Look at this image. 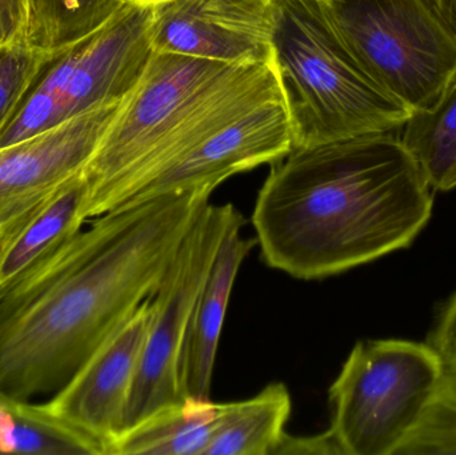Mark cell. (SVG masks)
I'll return each instance as SVG.
<instances>
[{
  "mask_svg": "<svg viewBox=\"0 0 456 455\" xmlns=\"http://www.w3.org/2000/svg\"><path fill=\"white\" fill-rule=\"evenodd\" d=\"M210 191L127 200L0 290V390L61 392L157 290Z\"/></svg>",
  "mask_w": 456,
  "mask_h": 455,
  "instance_id": "1",
  "label": "cell"
},
{
  "mask_svg": "<svg viewBox=\"0 0 456 455\" xmlns=\"http://www.w3.org/2000/svg\"><path fill=\"white\" fill-rule=\"evenodd\" d=\"M433 191L401 136H356L273 162L252 224L268 266L322 280L409 248L430 221Z\"/></svg>",
  "mask_w": 456,
  "mask_h": 455,
  "instance_id": "2",
  "label": "cell"
},
{
  "mask_svg": "<svg viewBox=\"0 0 456 455\" xmlns=\"http://www.w3.org/2000/svg\"><path fill=\"white\" fill-rule=\"evenodd\" d=\"M257 66L154 51L83 170L85 221L122 205L142 181L197 136L213 104Z\"/></svg>",
  "mask_w": 456,
  "mask_h": 455,
  "instance_id": "3",
  "label": "cell"
},
{
  "mask_svg": "<svg viewBox=\"0 0 456 455\" xmlns=\"http://www.w3.org/2000/svg\"><path fill=\"white\" fill-rule=\"evenodd\" d=\"M270 64L294 149L396 133L411 117L356 63L321 0H273Z\"/></svg>",
  "mask_w": 456,
  "mask_h": 455,
  "instance_id": "4",
  "label": "cell"
},
{
  "mask_svg": "<svg viewBox=\"0 0 456 455\" xmlns=\"http://www.w3.org/2000/svg\"><path fill=\"white\" fill-rule=\"evenodd\" d=\"M370 79L412 112L456 87V31L430 0H321Z\"/></svg>",
  "mask_w": 456,
  "mask_h": 455,
  "instance_id": "5",
  "label": "cell"
},
{
  "mask_svg": "<svg viewBox=\"0 0 456 455\" xmlns=\"http://www.w3.org/2000/svg\"><path fill=\"white\" fill-rule=\"evenodd\" d=\"M444 368L428 344L359 341L329 390L330 430L343 455H396Z\"/></svg>",
  "mask_w": 456,
  "mask_h": 455,
  "instance_id": "6",
  "label": "cell"
},
{
  "mask_svg": "<svg viewBox=\"0 0 456 455\" xmlns=\"http://www.w3.org/2000/svg\"><path fill=\"white\" fill-rule=\"evenodd\" d=\"M243 224V215L230 203H208L184 235L152 294L154 314L128 400L125 432L159 409L186 400L179 363L192 312L222 242Z\"/></svg>",
  "mask_w": 456,
  "mask_h": 455,
  "instance_id": "7",
  "label": "cell"
},
{
  "mask_svg": "<svg viewBox=\"0 0 456 455\" xmlns=\"http://www.w3.org/2000/svg\"><path fill=\"white\" fill-rule=\"evenodd\" d=\"M151 4L126 2L101 28L55 53L26 96L32 114L53 127L125 101L154 53Z\"/></svg>",
  "mask_w": 456,
  "mask_h": 455,
  "instance_id": "8",
  "label": "cell"
},
{
  "mask_svg": "<svg viewBox=\"0 0 456 455\" xmlns=\"http://www.w3.org/2000/svg\"><path fill=\"white\" fill-rule=\"evenodd\" d=\"M292 149L283 101L275 99L195 139L144 179L125 202L165 194L213 192L231 176L276 162Z\"/></svg>",
  "mask_w": 456,
  "mask_h": 455,
  "instance_id": "9",
  "label": "cell"
},
{
  "mask_svg": "<svg viewBox=\"0 0 456 455\" xmlns=\"http://www.w3.org/2000/svg\"><path fill=\"white\" fill-rule=\"evenodd\" d=\"M120 103L0 149V242L59 187L83 173Z\"/></svg>",
  "mask_w": 456,
  "mask_h": 455,
  "instance_id": "10",
  "label": "cell"
},
{
  "mask_svg": "<svg viewBox=\"0 0 456 455\" xmlns=\"http://www.w3.org/2000/svg\"><path fill=\"white\" fill-rule=\"evenodd\" d=\"M273 0H162L152 4L154 51L233 66L270 64Z\"/></svg>",
  "mask_w": 456,
  "mask_h": 455,
  "instance_id": "11",
  "label": "cell"
},
{
  "mask_svg": "<svg viewBox=\"0 0 456 455\" xmlns=\"http://www.w3.org/2000/svg\"><path fill=\"white\" fill-rule=\"evenodd\" d=\"M149 297L82 370L48 401L53 413L110 448L125 432L126 411L151 326Z\"/></svg>",
  "mask_w": 456,
  "mask_h": 455,
  "instance_id": "12",
  "label": "cell"
},
{
  "mask_svg": "<svg viewBox=\"0 0 456 455\" xmlns=\"http://www.w3.org/2000/svg\"><path fill=\"white\" fill-rule=\"evenodd\" d=\"M240 230L241 226L233 227L222 242L192 312L179 363V385L184 398L210 400L214 366L233 283L241 264L257 243L241 237Z\"/></svg>",
  "mask_w": 456,
  "mask_h": 455,
  "instance_id": "13",
  "label": "cell"
},
{
  "mask_svg": "<svg viewBox=\"0 0 456 455\" xmlns=\"http://www.w3.org/2000/svg\"><path fill=\"white\" fill-rule=\"evenodd\" d=\"M86 198L82 173L59 187L0 242V290L12 288L82 232Z\"/></svg>",
  "mask_w": 456,
  "mask_h": 455,
  "instance_id": "14",
  "label": "cell"
},
{
  "mask_svg": "<svg viewBox=\"0 0 456 455\" xmlns=\"http://www.w3.org/2000/svg\"><path fill=\"white\" fill-rule=\"evenodd\" d=\"M221 405L186 398L165 406L117 438L110 455H205Z\"/></svg>",
  "mask_w": 456,
  "mask_h": 455,
  "instance_id": "15",
  "label": "cell"
},
{
  "mask_svg": "<svg viewBox=\"0 0 456 455\" xmlns=\"http://www.w3.org/2000/svg\"><path fill=\"white\" fill-rule=\"evenodd\" d=\"M219 405L218 427L205 455H273L286 435L292 401L286 385L275 382L248 400Z\"/></svg>",
  "mask_w": 456,
  "mask_h": 455,
  "instance_id": "16",
  "label": "cell"
},
{
  "mask_svg": "<svg viewBox=\"0 0 456 455\" xmlns=\"http://www.w3.org/2000/svg\"><path fill=\"white\" fill-rule=\"evenodd\" d=\"M0 454L107 455L96 438L72 427L47 403L0 390Z\"/></svg>",
  "mask_w": 456,
  "mask_h": 455,
  "instance_id": "17",
  "label": "cell"
},
{
  "mask_svg": "<svg viewBox=\"0 0 456 455\" xmlns=\"http://www.w3.org/2000/svg\"><path fill=\"white\" fill-rule=\"evenodd\" d=\"M125 0H28L24 43L55 55L101 28Z\"/></svg>",
  "mask_w": 456,
  "mask_h": 455,
  "instance_id": "18",
  "label": "cell"
},
{
  "mask_svg": "<svg viewBox=\"0 0 456 455\" xmlns=\"http://www.w3.org/2000/svg\"><path fill=\"white\" fill-rule=\"evenodd\" d=\"M401 141L434 191L456 187V87L431 111L412 112Z\"/></svg>",
  "mask_w": 456,
  "mask_h": 455,
  "instance_id": "19",
  "label": "cell"
},
{
  "mask_svg": "<svg viewBox=\"0 0 456 455\" xmlns=\"http://www.w3.org/2000/svg\"><path fill=\"white\" fill-rule=\"evenodd\" d=\"M396 455H456V369L444 368L425 410Z\"/></svg>",
  "mask_w": 456,
  "mask_h": 455,
  "instance_id": "20",
  "label": "cell"
},
{
  "mask_svg": "<svg viewBox=\"0 0 456 455\" xmlns=\"http://www.w3.org/2000/svg\"><path fill=\"white\" fill-rule=\"evenodd\" d=\"M53 56L26 43L0 47V135Z\"/></svg>",
  "mask_w": 456,
  "mask_h": 455,
  "instance_id": "21",
  "label": "cell"
},
{
  "mask_svg": "<svg viewBox=\"0 0 456 455\" xmlns=\"http://www.w3.org/2000/svg\"><path fill=\"white\" fill-rule=\"evenodd\" d=\"M428 344L438 353L446 368L456 369V293L439 313Z\"/></svg>",
  "mask_w": 456,
  "mask_h": 455,
  "instance_id": "22",
  "label": "cell"
},
{
  "mask_svg": "<svg viewBox=\"0 0 456 455\" xmlns=\"http://www.w3.org/2000/svg\"><path fill=\"white\" fill-rule=\"evenodd\" d=\"M343 455L339 443L331 430L311 437H292L284 435L273 455Z\"/></svg>",
  "mask_w": 456,
  "mask_h": 455,
  "instance_id": "23",
  "label": "cell"
},
{
  "mask_svg": "<svg viewBox=\"0 0 456 455\" xmlns=\"http://www.w3.org/2000/svg\"><path fill=\"white\" fill-rule=\"evenodd\" d=\"M28 0H0V47L24 43Z\"/></svg>",
  "mask_w": 456,
  "mask_h": 455,
  "instance_id": "24",
  "label": "cell"
},
{
  "mask_svg": "<svg viewBox=\"0 0 456 455\" xmlns=\"http://www.w3.org/2000/svg\"><path fill=\"white\" fill-rule=\"evenodd\" d=\"M430 2L456 31V0H430Z\"/></svg>",
  "mask_w": 456,
  "mask_h": 455,
  "instance_id": "25",
  "label": "cell"
},
{
  "mask_svg": "<svg viewBox=\"0 0 456 455\" xmlns=\"http://www.w3.org/2000/svg\"><path fill=\"white\" fill-rule=\"evenodd\" d=\"M125 2L139 3V4H155V3L162 2V0H125Z\"/></svg>",
  "mask_w": 456,
  "mask_h": 455,
  "instance_id": "26",
  "label": "cell"
}]
</instances>
